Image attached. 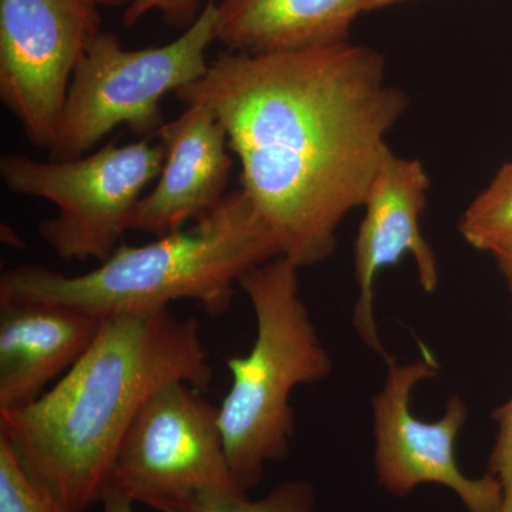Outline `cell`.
Returning <instances> with one entry per match:
<instances>
[{"mask_svg":"<svg viewBox=\"0 0 512 512\" xmlns=\"http://www.w3.org/2000/svg\"><path fill=\"white\" fill-rule=\"evenodd\" d=\"M276 256L271 229L239 188L190 229L140 247L119 245L86 274L63 275L39 264L8 269L0 276V303H46L107 318L188 299L221 316L241 276Z\"/></svg>","mask_w":512,"mask_h":512,"instance_id":"cell-3","label":"cell"},{"mask_svg":"<svg viewBox=\"0 0 512 512\" xmlns=\"http://www.w3.org/2000/svg\"><path fill=\"white\" fill-rule=\"evenodd\" d=\"M493 417L498 433L488 461V474L500 483L503 497L500 512H512V396L494 410Z\"/></svg>","mask_w":512,"mask_h":512,"instance_id":"cell-17","label":"cell"},{"mask_svg":"<svg viewBox=\"0 0 512 512\" xmlns=\"http://www.w3.org/2000/svg\"><path fill=\"white\" fill-rule=\"evenodd\" d=\"M370 0H221L217 40L231 52H292L348 42Z\"/></svg>","mask_w":512,"mask_h":512,"instance_id":"cell-13","label":"cell"},{"mask_svg":"<svg viewBox=\"0 0 512 512\" xmlns=\"http://www.w3.org/2000/svg\"><path fill=\"white\" fill-rule=\"evenodd\" d=\"M100 504L103 505L101 512H134V503L126 495L107 494Z\"/></svg>","mask_w":512,"mask_h":512,"instance_id":"cell-20","label":"cell"},{"mask_svg":"<svg viewBox=\"0 0 512 512\" xmlns=\"http://www.w3.org/2000/svg\"><path fill=\"white\" fill-rule=\"evenodd\" d=\"M86 2L92 3L97 8H123V6L127 8L133 0H86Z\"/></svg>","mask_w":512,"mask_h":512,"instance_id":"cell-21","label":"cell"},{"mask_svg":"<svg viewBox=\"0 0 512 512\" xmlns=\"http://www.w3.org/2000/svg\"><path fill=\"white\" fill-rule=\"evenodd\" d=\"M210 488L244 491L229 467L220 407L191 384L174 380L151 394L131 421L106 495H126L134 504L148 505Z\"/></svg>","mask_w":512,"mask_h":512,"instance_id":"cell-7","label":"cell"},{"mask_svg":"<svg viewBox=\"0 0 512 512\" xmlns=\"http://www.w3.org/2000/svg\"><path fill=\"white\" fill-rule=\"evenodd\" d=\"M217 0L174 42L126 50L113 33L90 37L70 84L49 160L89 154L114 128L126 124L137 136L154 137L165 123L161 100L198 82L208 72V46L217 40Z\"/></svg>","mask_w":512,"mask_h":512,"instance_id":"cell-5","label":"cell"},{"mask_svg":"<svg viewBox=\"0 0 512 512\" xmlns=\"http://www.w3.org/2000/svg\"><path fill=\"white\" fill-rule=\"evenodd\" d=\"M458 229L471 247L488 254L512 239V161L471 202Z\"/></svg>","mask_w":512,"mask_h":512,"instance_id":"cell-15","label":"cell"},{"mask_svg":"<svg viewBox=\"0 0 512 512\" xmlns=\"http://www.w3.org/2000/svg\"><path fill=\"white\" fill-rule=\"evenodd\" d=\"M214 370L195 318L161 311L107 316L93 345L36 402L0 412V434L23 470L66 512L106 495L138 410L164 384L208 389Z\"/></svg>","mask_w":512,"mask_h":512,"instance_id":"cell-2","label":"cell"},{"mask_svg":"<svg viewBox=\"0 0 512 512\" xmlns=\"http://www.w3.org/2000/svg\"><path fill=\"white\" fill-rule=\"evenodd\" d=\"M400 2H404V0H370L369 5H367L366 12L387 8V6L396 5V3Z\"/></svg>","mask_w":512,"mask_h":512,"instance_id":"cell-22","label":"cell"},{"mask_svg":"<svg viewBox=\"0 0 512 512\" xmlns=\"http://www.w3.org/2000/svg\"><path fill=\"white\" fill-rule=\"evenodd\" d=\"M104 318L46 303H0V412L36 402L93 345Z\"/></svg>","mask_w":512,"mask_h":512,"instance_id":"cell-12","label":"cell"},{"mask_svg":"<svg viewBox=\"0 0 512 512\" xmlns=\"http://www.w3.org/2000/svg\"><path fill=\"white\" fill-rule=\"evenodd\" d=\"M184 104L215 114L241 164V188L296 268L335 252L343 218L363 207L409 97L376 50L345 42L292 52H227Z\"/></svg>","mask_w":512,"mask_h":512,"instance_id":"cell-1","label":"cell"},{"mask_svg":"<svg viewBox=\"0 0 512 512\" xmlns=\"http://www.w3.org/2000/svg\"><path fill=\"white\" fill-rule=\"evenodd\" d=\"M154 137L164 148V164L154 190L138 202L131 231L158 238L181 231L220 205L232 157L224 127L202 103L187 104Z\"/></svg>","mask_w":512,"mask_h":512,"instance_id":"cell-11","label":"cell"},{"mask_svg":"<svg viewBox=\"0 0 512 512\" xmlns=\"http://www.w3.org/2000/svg\"><path fill=\"white\" fill-rule=\"evenodd\" d=\"M151 140L126 146L113 141L96 153L64 161L5 154L0 177L13 194L56 205V217L39 224V235L59 258L103 262L133 227L147 185L160 177L164 148Z\"/></svg>","mask_w":512,"mask_h":512,"instance_id":"cell-6","label":"cell"},{"mask_svg":"<svg viewBox=\"0 0 512 512\" xmlns=\"http://www.w3.org/2000/svg\"><path fill=\"white\" fill-rule=\"evenodd\" d=\"M0 512H66L32 480L0 434Z\"/></svg>","mask_w":512,"mask_h":512,"instance_id":"cell-16","label":"cell"},{"mask_svg":"<svg viewBox=\"0 0 512 512\" xmlns=\"http://www.w3.org/2000/svg\"><path fill=\"white\" fill-rule=\"evenodd\" d=\"M158 512H316V491L306 480H289L251 500L245 491L195 490L147 505Z\"/></svg>","mask_w":512,"mask_h":512,"instance_id":"cell-14","label":"cell"},{"mask_svg":"<svg viewBox=\"0 0 512 512\" xmlns=\"http://www.w3.org/2000/svg\"><path fill=\"white\" fill-rule=\"evenodd\" d=\"M386 382L372 399L377 481L387 493L403 497L421 484H439L460 498L467 512H500L501 487L487 474L467 477L458 466L456 441L466 424L468 409L461 397L450 396L446 413L437 421L413 416L410 397L421 380L439 376L430 355L400 365L387 362Z\"/></svg>","mask_w":512,"mask_h":512,"instance_id":"cell-9","label":"cell"},{"mask_svg":"<svg viewBox=\"0 0 512 512\" xmlns=\"http://www.w3.org/2000/svg\"><path fill=\"white\" fill-rule=\"evenodd\" d=\"M200 8V0H133L124 10L123 25L131 28L148 13L157 10L171 25L188 29L200 16Z\"/></svg>","mask_w":512,"mask_h":512,"instance_id":"cell-18","label":"cell"},{"mask_svg":"<svg viewBox=\"0 0 512 512\" xmlns=\"http://www.w3.org/2000/svg\"><path fill=\"white\" fill-rule=\"evenodd\" d=\"M429 188L430 178L421 161L400 157L390 151L380 164L363 204L365 218L355 241L359 295L353 311V326L367 348L386 362L393 357L387 355L377 332V275L409 254L416 264L421 288L431 293L439 286L437 258L420 227Z\"/></svg>","mask_w":512,"mask_h":512,"instance_id":"cell-10","label":"cell"},{"mask_svg":"<svg viewBox=\"0 0 512 512\" xmlns=\"http://www.w3.org/2000/svg\"><path fill=\"white\" fill-rule=\"evenodd\" d=\"M99 8L86 0H0V100L33 146L56 144Z\"/></svg>","mask_w":512,"mask_h":512,"instance_id":"cell-8","label":"cell"},{"mask_svg":"<svg viewBox=\"0 0 512 512\" xmlns=\"http://www.w3.org/2000/svg\"><path fill=\"white\" fill-rule=\"evenodd\" d=\"M298 271L276 256L239 279L254 309L256 336L247 356L228 359L232 383L220 406V426L232 476L247 493L261 483L268 464L291 454L293 390L332 372V359L299 296Z\"/></svg>","mask_w":512,"mask_h":512,"instance_id":"cell-4","label":"cell"},{"mask_svg":"<svg viewBox=\"0 0 512 512\" xmlns=\"http://www.w3.org/2000/svg\"><path fill=\"white\" fill-rule=\"evenodd\" d=\"M490 254L494 256L498 269L503 274L508 289L512 293V239L498 245Z\"/></svg>","mask_w":512,"mask_h":512,"instance_id":"cell-19","label":"cell"}]
</instances>
